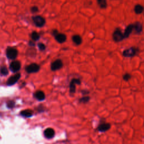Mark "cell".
<instances>
[{"label": "cell", "mask_w": 144, "mask_h": 144, "mask_svg": "<svg viewBox=\"0 0 144 144\" xmlns=\"http://www.w3.org/2000/svg\"><path fill=\"white\" fill-rule=\"evenodd\" d=\"M18 52L16 48H7L6 51V56L9 59H15L18 56Z\"/></svg>", "instance_id": "6da1fadb"}, {"label": "cell", "mask_w": 144, "mask_h": 144, "mask_svg": "<svg viewBox=\"0 0 144 144\" xmlns=\"http://www.w3.org/2000/svg\"><path fill=\"white\" fill-rule=\"evenodd\" d=\"M33 20L35 25L38 27H42L45 25L46 21L43 17L41 16H36L33 18Z\"/></svg>", "instance_id": "7a4b0ae2"}, {"label": "cell", "mask_w": 144, "mask_h": 144, "mask_svg": "<svg viewBox=\"0 0 144 144\" xmlns=\"http://www.w3.org/2000/svg\"><path fill=\"white\" fill-rule=\"evenodd\" d=\"M113 38L115 41L120 42L123 40V39L124 38V34L122 33V32L120 31V29H117L114 31V32L113 35Z\"/></svg>", "instance_id": "3957f363"}, {"label": "cell", "mask_w": 144, "mask_h": 144, "mask_svg": "<svg viewBox=\"0 0 144 144\" xmlns=\"http://www.w3.org/2000/svg\"><path fill=\"white\" fill-rule=\"evenodd\" d=\"M39 70V66L37 64H32L31 65H28L26 68V71L28 73H36L38 72Z\"/></svg>", "instance_id": "277c9868"}, {"label": "cell", "mask_w": 144, "mask_h": 144, "mask_svg": "<svg viewBox=\"0 0 144 144\" xmlns=\"http://www.w3.org/2000/svg\"><path fill=\"white\" fill-rule=\"evenodd\" d=\"M20 74L18 73L16 74L15 75H13V76L9 78L8 81H7V84L8 86H12V85L15 84V83L18 82L19 79L20 78Z\"/></svg>", "instance_id": "5b68a950"}, {"label": "cell", "mask_w": 144, "mask_h": 144, "mask_svg": "<svg viewBox=\"0 0 144 144\" xmlns=\"http://www.w3.org/2000/svg\"><path fill=\"white\" fill-rule=\"evenodd\" d=\"M62 67V62L60 59H58L54 61L51 64V68L53 71H55L57 70L60 69Z\"/></svg>", "instance_id": "8992f818"}, {"label": "cell", "mask_w": 144, "mask_h": 144, "mask_svg": "<svg viewBox=\"0 0 144 144\" xmlns=\"http://www.w3.org/2000/svg\"><path fill=\"white\" fill-rule=\"evenodd\" d=\"M21 68V64L19 61H14L11 62L10 69L13 72H18Z\"/></svg>", "instance_id": "52a82bcc"}, {"label": "cell", "mask_w": 144, "mask_h": 144, "mask_svg": "<svg viewBox=\"0 0 144 144\" xmlns=\"http://www.w3.org/2000/svg\"><path fill=\"white\" fill-rule=\"evenodd\" d=\"M136 50L134 48H130L128 49H126L125 50L123 55L125 57H127V58H130V57H132L136 55Z\"/></svg>", "instance_id": "ba28073f"}, {"label": "cell", "mask_w": 144, "mask_h": 144, "mask_svg": "<svg viewBox=\"0 0 144 144\" xmlns=\"http://www.w3.org/2000/svg\"><path fill=\"white\" fill-rule=\"evenodd\" d=\"M55 131L54 130V129L51 128L46 129L44 131V136H45V137L48 139H52V138L54 137L55 136Z\"/></svg>", "instance_id": "9c48e42d"}, {"label": "cell", "mask_w": 144, "mask_h": 144, "mask_svg": "<svg viewBox=\"0 0 144 144\" xmlns=\"http://www.w3.org/2000/svg\"><path fill=\"white\" fill-rule=\"evenodd\" d=\"M81 81L78 79H73L70 83V92L74 93L75 91V84H79Z\"/></svg>", "instance_id": "30bf717a"}, {"label": "cell", "mask_w": 144, "mask_h": 144, "mask_svg": "<svg viewBox=\"0 0 144 144\" xmlns=\"http://www.w3.org/2000/svg\"><path fill=\"white\" fill-rule=\"evenodd\" d=\"M55 36L56 40L59 43H64L67 40V36L64 35V34L58 33Z\"/></svg>", "instance_id": "8fae6325"}, {"label": "cell", "mask_w": 144, "mask_h": 144, "mask_svg": "<svg viewBox=\"0 0 144 144\" xmlns=\"http://www.w3.org/2000/svg\"><path fill=\"white\" fill-rule=\"evenodd\" d=\"M133 29V24H130V25L127 26L126 29L124 31V38H127L130 35V34L132 33V31Z\"/></svg>", "instance_id": "7c38bea8"}, {"label": "cell", "mask_w": 144, "mask_h": 144, "mask_svg": "<svg viewBox=\"0 0 144 144\" xmlns=\"http://www.w3.org/2000/svg\"><path fill=\"white\" fill-rule=\"evenodd\" d=\"M110 128V124L109 123H103L100 124L98 127V130L100 132L107 131Z\"/></svg>", "instance_id": "4fadbf2b"}, {"label": "cell", "mask_w": 144, "mask_h": 144, "mask_svg": "<svg viewBox=\"0 0 144 144\" xmlns=\"http://www.w3.org/2000/svg\"><path fill=\"white\" fill-rule=\"evenodd\" d=\"M35 97L39 101H42L45 98V95L42 91H38L35 94Z\"/></svg>", "instance_id": "5bb4252c"}, {"label": "cell", "mask_w": 144, "mask_h": 144, "mask_svg": "<svg viewBox=\"0 0 144 144\" xmlns=\"http://www.w3.org/2000/svg\"><path fill=\"white\" fill-rule=\"evenodd\" d=\"M21 115H22L23 117H26V118H29V117H31L33 115V112L31 110L27 109V110H23L21 111Z\"/></svg>", "instance_id": "9a60e30c"}, {"label": "cell", "mask_w": 144, "mask_h": 144, "mask_svg": "<svg viewBox=\"0 0 144 144\" xmlns=\"http://www.w3.org/2000/svg\"><path fill=\"white\" fill-rule=\"evenodd\" d=\"M72 40H73V42L77 45H80L82 43V38L79 35H75L73 36V38H72Z\"/></svg>", "instance_id": "2e32d148"}, {"label": "cell", "mask_w": 144, "mask_h": 144, "mask_svg": "<svg viewBox=\"0 0 144 144\" xmlns=\"http://www.w3.org/2000/svg\"><path fill=\"white\" fill-rule=\"evenodd\" d=\"M144 7L141 5H137L134 6V12L137 14H140L144 11Z\"/></svg>", "instance_id": "e0dca14e"}, {"label": "cell", "mask_w": 144, "mask_h": 144, "mask_svg": "<svg viewBox=\"0 0 144 144\" xmlns=\"http://www.w3.org/2000/svg\"><path fill=\"white\" fill-rule=\"evenodd\" d=\"M133 29H135L136 32L137 33H140L143 29V26H142L141 24L139 22H136L133 25Z\"/></svg>", "instance_id": "ac0fdd59"}, {"label": "cell", "mask_w": 144, "mask_h": 144, "mask_svg": "<svg viewBox=\"0 0 144 144\" xmlns=\"http://www.w3.org/2000/svg\"><path fill=\"white\" fill-rule=\"evenodd\" d=\"M98 5L101 8L105 9L107 6V3L106 0H97Z\"/></svg>", "instance_id": "d6986e66"}, {"label": "cell", "mask_w": 144, "mask_h": 144, "mask_svg": "<svg viewBox=\"0 0 144 144\" xmlns=\"http://www.w3.org/2000/svg\"><path fill=\"white\" fill-rule=\"evenodd\" d=\"M31 37H32V39H33V40L35 41L38 40V39H39V34L38 33H37V32H33V33H32Z\"/></svg>", "instance_id": "ffe728a7"}, {"label": "cell", "mask_w": 144, "mask_h": 144, "mask_svg": "<svg viewBox=\"0 0 144 144\" xmlns=\"http://www.w3.org/2000/svg\"><path fill=\"white\" fill-rule=\"evenodd\" d=\"M1 74H2L3 75H6L8 74L9 72H8V70L6 67H2L1 68Z\"/></svg>", "instance_id": "44dd1931"}, {"label": "cell", "mask_w": 144, "mask_h": 144, "mask_svg": "<svg viewBox=\"0 0 144 144\" xmlns=\"http://www.w3.org/2000/svg\"><path fill=\"white\" fill-rule=\"evenodd\" d=\"M90 100V97L88 96H85V97H83L82 98H81L80 100V102L83 103H86Z\"/></svg>", "instance_id": "7402d4cb"}, {"label": "cell", "mask_w": 144, "mask_h": 144, "mask_svg": "<svg viewBox=\"0 0 144 144\" xmlns=\"http://www.w3.org/2000/svg\"><path fill=\"white\" fill-rule=\"evenodd\" d=\"M38 47L39 50L41 51H44L45 50V48H46V46H45V45L42 43H38Z\"/></svg>", "instance_id": "603a6c76"}, {"label": "cell", "mask_w": 144, "mask_h": 144, "mask_svg": "<svg viewBox=\"0 0 144 144\" xmlns=\"http://www.w3.org/2000/svg\"><path fill=\"white\" fill-rule=\"evenodd\" d=\"M131 78V75L130 74H126L124 75L123 76V79L124 81H128Z\"/></svg>", "instance_id": "cb8c5ba5"}, {"label": "cell", "mask_w": 144, "mask_h": 144, "mask_svg": "<svg viewBox=\"0 0 144 144\" xmlns=\"http://www.w3.org/2000/svg\"><path fill=\"white\" fill-rule=\"evenodd\" d=\"M14 105H15V103L12 101H10L8 103H7V106H8V107L10 108H13L14 107Z\"/></svg>", "instance_id": "d4e9b609"}, {"label": "cell", "mask_w": 144, "mask_h": 144, "mask_svg": "<svg viewBox=\"0 0 144 144\" xmlns=\"http://www.w3.org/2000/svg\"><path fill=\"white\" fill-rule=\"evenodd\" d=\"M31 11L32 12H37L38 11V8L37 6H33L31 8Z\"/></svg>", "instance_id": "484cf974"}, {"label": "cell", "mask_w": 144, "mask_h": 144, "mask_svg": "<svg viewBox=\"0 0 144 144\" xmlns=\"http://www.w3.org/2000/svg\"><path fill=\"white\" fill-rule=\"evenodd\" d=\"M29 45H31V46H35V43H34L33 42L31 41V42H29Z\"/></svg>", "instance_id": "4316f807"}]
</instances>
